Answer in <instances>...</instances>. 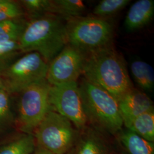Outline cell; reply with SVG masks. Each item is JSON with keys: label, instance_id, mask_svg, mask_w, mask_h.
<instances>
[{"label": "cell", "instance_id": "5", "mask_svg": "<svg viewBox=\"0 0 154 154\" xmlns=\"http://www.w3.org/2000/svg\"><path fill=\"white\" fill-rule=\"evenodd\" d=\"M50 88L44 79L33 83L18 94L16 115L18 132L33 134L49 111L52 110L50 103Z\"/></svg>", "mask_w": 154, "mask_h": 154}, {"label": "cell", "instance_id": "25", "mask_svg": "<svg viewBox=\"0 0 154 154\" xmlns=\"http://www.w3.org/2000/svg\"><path fill=\"white\" fill-rule=\"evenodd\" d=\"M2 90H5V89H4V87L2 82V81H1V79L0 78V91Z\"/></svg>", "mask_w": 154, "mask_h": 154}, {"label": "cell", "instance_id": "21", "mask_svg": "<svg viewBox=\"0 0 154 154\" xmlns=\"http://www.w3.org/2000/svg\"><path fill=\"white\" fill-rule=\"evenodd\" d=\"M130 2V0H102L94 8L93 15L109 20L111 17L122 11Z\"/></svg>", "mask_w": 154, "mask_h": 154}, {"label": "cell", "instance_id": "17", "mask_svg": "<svg viewBox=\"0 0 154 154\" xmlns=\"http://www.w3.org/2000/svg\"><path fill=\"white\" fill-rule=\"evenodd\" d=\"M132 77L140 88L151 92L154 87V72L152 67L142 61L132 62L130 66Z\"/></svg>", "mask_w": 154, "mask_h": 154}, {"label": "cell", "instance_id": "10", "mask_svg": "<svg viewBox=\"0 0 154 154\" xmlns=\"http://www.w3.org/2000/svg\"><path fill=\"white\" fill-rule=\"evenodd\" d=\"M103 132L88 125L80 131L72 154H110V146Z\"/></svg>", "mask_w": 154, "mask_h": 154}, {"label": "cell", "instance_id": "14", "mask_svg": "<svg viewBox=\"0 0 154 154\" xmlns=\"http://www.w3.org/2000/svg\"><path fill=\"white\" fill-rule=\"evenodd\" d=\"M116 135L126 154H154V143L145 140L126 128H123Z\"/></svg>", "mask_w": 154, "mask_h": 154}, {"label": "cell", "instance_id": "19", "mask_svg": "<svg viewBox=\"0 0 154 154\" xmlns=\"http://www.w3.org/2000/svg\"><path fill=\"white\" fill-rule=\"evenodd\" d=\"M25 16L31 20L46 14H54L52 0H21L18 1Z\"/></svg>", "mask_w": 154, "mask_h": 154}, {"label": "cell", "instance_id": "6", "mask_svg": "<svg viewBox=\"0 0 154 154\" xmlns=\"http://www.w3.org/2000/svg\"><path fill=\"white\" fill-rule=\"evenodd\" d=\"M79 134L69 119L50 110L33 135L37 147L54 154H67L74 147Z\"/></svg>", "mask_w": 154, "mask_h": 154}, {"label": "cell", "instance_id": "15", "mask_svg": "<svg viewBox=\"0 0 154 154\" xmlns=\"http://www.w3.org/2000/svg\"><path fill=\"white\" fill-rule=\"evenodd\" d=\"M35 148L33 134L18 131L0 142V154H32Z\"/></svg>", "mask_w": 154, "mask_h": 154}, {"label": "cell", "instance_id": "16", "mask_svg": "<svg viewBox=\"0 0 154 154\" xmlns=\"http://www.w3.org/2000/svg\"><path fill=\"white\" fill-rule=\"evenodd\" d=\"M123 126L145 140L154 143V110L124 121Z\"/></svg>", "mask_w": 154, "mask_h": 154}, {"label": "cell", "instance_id": "12", "mask_svg": "<svg viewBox=\"0 0 154 154\" xmlns=\"http://www.w3.org/2000/svg\"><path fill=\"white\" fill-rule=\"evenodd\" d=\"M154 14V1H137L131 6L127 12L125 26L128 32L138 30L151 21Z\"/></svg>", "mask_w": 154, "mask_h": 154}, {"label": "cell", "instance_id": "8", "mask_svg": "<svg viewBox=\"0 0 154 154\" xmlns=\"http://www.w3.org/2000/svg\"><path fill=\"white\" fill-rule=\"evenodd\" d=\"M50 103L51 109L69 119L78 131L89 125L77 82L51 86Z\"/></svg>", "mask_w": 154, "mask_h": 154}, {"label": "cell", "instance_id": "3", "mask_svg": "<svg viewBox=\"0 0 154 154\" xmlns=\"http://www.w3.org/2000/svg\"><path fill=\"white\" fill-rule=\"evenodd\" d=\"M88 125L113 135L123 127L118 101L103 88L83 78L79 84Z\"/></svg>", "mask_w": 154, "mask_h": 154}, {"label": "cell", "instance_id": "2", "mask_svg": "<svg viewBox=\"0 0 154 154\" xmlns=\"http://www.w3.org/2000/svg\"><path fill=\"white\" fill-rule=\"evenodd\" d=\"M64 20L51 14L29 20L18 41L22 53L37 52L49 63L67 45Z\"/></svg>", "mask_w": 154, "mask_h": 154}, {"label": "cell", "instance_id": "22", "mask_svg": "<svg viewBox=\"0 0 154 154\" xmlns=\"http://www.w3.org/2000/svg\"><path fill=\"white\" fill-rule=\"evenodd\" d=\"M22 54L18 42H0V73L5 70Z\"/></svg>", "mask_w": 154, "mask_h": 154}, {"label": "cell", "instance_id": "4", "mask_svg": "<svg viewBox=\"0 0 154 154\" xmlns=\"http://www.w3.org/2000/svg\"><path fill=\"white\" fill-rule=\"evenodd\" d=\"M67 44L87 55L112 45L113 24L109 19L95 16H79L65 20Z\"/></svg>", "mask_w": 154, "mask_h": 154}, {"label": "cell", "instance_id": "26", "mask_svg": "<svg viewBox=\"0 0 154 154\" xmlns=\"http://www.w3.org/2000/svg\"><path fill=\"white\" fill-rule=\"evenodd\" d=\"M72 154V150H71V151H70V152H69L68 154Z\"/></svg>", "mask_w": 154, "mask_h": 154}, {"label": "cell", "instance_id": "11", "mask_svg": "<svg viewBox=\"0 0 154 154\" xmlns=\"http://www.w3.org/2000/svg\"><path fill=\"white\" fill-rule=\"evenodd\" d=\"M118 103L123 121L154 110L153 102L149 96L134 88L127 92Z\"/></svg>", "mask_w": 154, "mask_h": 154}, {"label": "cell", "instance_id": "23", "mask_svg": "<svg viewBox=\"0 0 154 154\" xmlns=\"http://www.w3.org/2000/svg\"><path fill=\"white\" fill-rule=\"evenodd\" d=\"M25 17L18 1L0 0V22L21 20Z\"/></svg>", "mask_w": 154, "mask_h": 154}, {"label": "cell", "instance_id": "9", "mask_svg": "<svg viewBox=\"0 0 154 154\" xmlns=\"http://www.w3.org/2000/svg\"><path fill=\"white\" fill-rule=\"evenodd\" d=\"M87 54L66 45L49 63L46 79L50 86L77 82L82 74Z\"/></svg>", "mask_w": 154, "mask_h": 154}, {"label": "cell", "instance_id": "18", "mask_svg": "<svg viewBox=\"0 0 154 154\" xmlns=\"http://www.w3.org/2000/svg\"><path fill=\"white\" fill-rule=\"evenodd\" d=\"M54 14L65 20L73 17L82 16L86 6L81 0H53Z\"/></svg>", "mask_w": 154, "mask_h": 154}, {"label": "cell", "instance_id": "20", "mask_svg": "<svg viewBox=\"0 0 154 154\" xmlns=\"http://www.w3.org/2000/svg\"><path fill=\"white\" fill-rule=\"evenodd\" d=\"M26 22L23 18L0 22V42H18Z\"/></svg>", "mask_w": 154, "mask_h": 154}, {"label": "cell", "instance_id": "24", "mask_svg": "<svg viewBox=\"0 0 154 154\" xmlns=\"http://www.w3.org/2000/svg\"><path fill=\"white\" fill-rule=\"evenodd\" d=\"M32 154H54L51 152H49L46 149H41L38 147L36 146L35 149L34 150V151L33 152Z\"/></svg>", "mask_w": 154, "mask_h": 154}, {"label": "cell", "instance_id": "1", "mask_svg": "<svg viewBox=\"0 0 154 154\" xmlns=\"http://www.w3.org/2000/svg\"><path fill=\"white\" fill-rule=\"evenodd\" d=\"M82 74L117 101L134 88L125 61L112 45L88 54Z\"/></svg>", "mask_w": 154, "mask_h": 154}, {"label": "cell", "instance_id": "7", "mask_svg": "<svg viewBox=\"0 0 154 154\" xmlns=\"http://www.w3.org/2000/svg\"><path fill=\"white\" fill-rule=\"evenodd\" d=\"M48 66L37 52L23 54L0 73L5 90L11 95L18 94L33 83L46 79Z\"/></svg>", "mask_w": 154, "mask_h": 154}, {"label": "cell", "instance_id": "13", "mask_svg": "<svg viewBox=\"0 0 154 154\" xmlns=\"http://www.w3.org/2000/svg\"><path fill=\"white\" fill-rule=\"evenodd\" d=\"M17 131L16 111L13 107L11 95L2 90L0 91V142Z\"/></svg>", "mask_w": 154, "mask_h": 154}]
</instances>
